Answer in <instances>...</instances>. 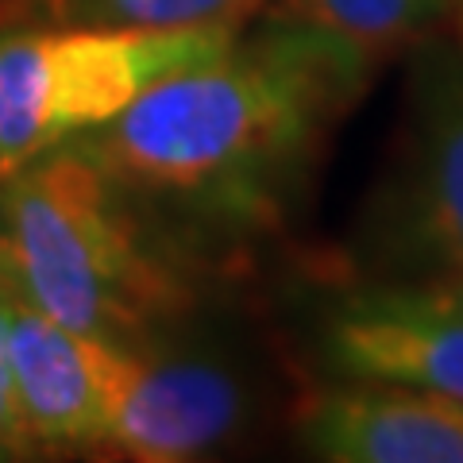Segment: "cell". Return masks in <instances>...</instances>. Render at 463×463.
<instances>
[{"label": "cell", "instance_id": "6", "mask_svg": "<svg viewBox=\"0 0 463 463\" xmlns=\"http://www.w3.org/2000/svg\"><path fill=\"white\" fill-rule=\"evenodd\" d=\"M248 421L236 371L194 352L136 347L116 394L105 448L139 463H182L209 456Z\"/></svg>", "mask_w": 463, "mask_h": 463}, {"label": "cell", "instance_id": "5", "mask_svg": "<svg viewBox=\"0 0 463 463\" xmlns=\"http://www.w3.org/2000/svg\"><path fill=\"white\" fill-rule=\"evenodd\" d=\"M5 313L12 383L32 440L39 448H105L109 417L136 347L54 321L8 286Z\"/></svg>", "mask_w": 463, "mask_h": 463}, {"label": "cell", "instance_id": "11", "mask_svg": "<svg viewBox=\"0 0 463 463\" xmlns=\"http://www.w3.org/2000/svg\"><path fill=\"white\" fill-rule=\"evenodd\" d=\"M39 444L24 425L20 402H16V383H12V364H8V313H5V286H0V459H24L35 456Z\"/></svg>", "mask_w": 463, "mask_h": 463}, {"label": "cell", "instance_id": "7", "mask_svg": "<svg viewBox=\"0 0 463 463\" xmlns=\"http://www.w3.org/2000/svg\"><path fill=\"white\" fill-rule=\"evenodd\" d=\"M301 440L332 463H463V402L390 383L325 390L301 410Z\"/></svg>", "mask_w": 463, "mask_h": 463}, {"label": "cell", "instance_id": "2", "mask_svg": "<svg viewBox=\"0 0 463 463\" xmlns=\"http://www.w3.org/2000/svg\"><path fill=\"white\" fill-rule=\"evenodd\" d=\"M0 282L120 347L155 344L197 301L182 255L74 147L0 174Z\"/></svg>", "mask_w": 463, "mask_h": 463}, {"label": "cell", "instance_id": "1", "mask_svg": "<svg viewBox=\"0 0 463 463\" xmlns=\"http://www.w3.org/2000/svg\"><path fill=\"white\" fill-rule=\"evenodd\" d=\"M371 66L321 32L267 20L259 35L174 70L62 147L81 151L128 197L166 201L213 224L263 221Z\"/></svg>", "mask_w": 463, "mask_h": 463}, {"label": "cell", "instance_id": "4", "mask_svg": "<svg viewBox=\"0 0 463 463\" xmlns=\"http://www.w3.org/2000/svg\"><path fill=\"white\" fill-rule=\"evenodd\" d=\"M374 240L402 282L463 270V54L452 47L417 66L410 147Z\"/></svg>", "mask_w": 463, "mask_h": 463}, {"label": "cell", "instance_id": "3", "mask_svg": "<svg viewBox=\"0 0 463 463\" xmlns=\"http://www.w3.org/2000/svg\"><path fill=\"white\" fill-rule=\"evenodd\" d=\"M236 24L0 27V174L120 116L174 70L236 47Z\"/></svg>", "mask_w": 463, "mask_h": 463}, {"label": "cell", "instance_id": "8", "mask_svg": "<svg viewBox=\"0 0 463 463\" xmlns=\"http://www.w3.org/2000/svg\"><path fill=\"white\" fill-rule=\"evenodd\" d=\"M325 359L352 383L417 386L463 402V317L359 289L325 328Z\"/></svg>", "mask_w": 463, "mask_h": 463}, {"label": "cell", "instance_id": "10", "mask_svg": "<svg viewBox=\"0 0 463 463\" xmlns=\"http://www.w3.org/2000/svg\"><path fill=\"white\" fill-rule=\"evenodd\" d=\"M267 0H0V27H197L243 24Z\"/></svg>", "mask_w": 463, "mask_h": 463}, {"label": "cell", "instance_id": "12", "mask_svg": "<svg viewBox=\"0 0 463 463\" xmlns=\"http://www.w3.org/2000/svg\"><path fill=\"white\" fill-rule=\"evenodd\" d=\"M371 294H379V298H386V301H398V306H413V309H429V313L463 317V270L425 274V279H410V282L371 286Z\"/></svg>", "mask_w": 463, "mask_h": 463}, {"label": "cell", "instance_id": "9", "mask_svg": "<svg viewBox=\"0 0 463 463\" xmlns=\"http://www.w3.org/2000/svg\"><path fill=\"white\" fill-rule=\"evenodd\" d=\"M459 5L463 0H267L259 12L274 24L321 32L367 62H379L383 54L437 32L444 20H456Z\"/></svg>", "mask_w": 463, "mask_h": 463}, {"label": "cell", "instance_id": "13", "mask_svg": "<svg viewBox=\"0 0 463 463\" xmlns=\"http://www.w3.org/2000/svg\"><path fill=\"white\" fill-rule=\"evenodd\" d=\"M456 20H459V35H463V5H459V12H456Z\"/></svg>", "mask_w": 463, "mask_h": 463}]
</instances>
